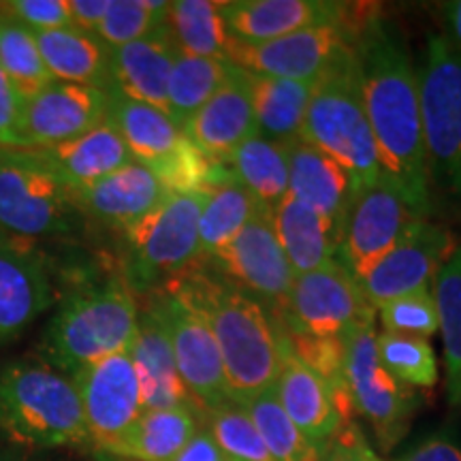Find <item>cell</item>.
Listing matches in <instances>:
<instances>
[{"label": "cell", "mask_w": 461, "mask_h": 461, "mask_svg": "<svg viewBox=\"0 0 461 461\" xmlns=\"http://www.w3.org/2000/svg\"><path fill=\"white\" fill-rule=\"evenodd\" d=\"M357 68L383 177L420 218L431 210L429 165L420 120L417 68L400 39L380 22L355 43Z\"/></svg>", "instance_id": "obj_1"}, {"label": "cell", "mask_w": 461, "mask_h": 461, "mask_svg": "<svg viewBox=\"0 0 461 461\" xmlns=\"http://www.w3.org/2000/svg\"><path fill=\"white\" fill-rule=\"evenodd\" d=\"M173 291L203 316L214 333L230 402L241 406L274 389L288 344L261 303L238 286L205 276H193Z\"/></svg>", "instance_id": "obj_2"}, {"label": "cell", "mask_w": 461, "mask_h": 461, "mask_svg": "<svg viewBox=\"0 0 461 461\" xmlns=\"http://www.w3.org/2000/svg\"><path fill=\"white\" fill-rule=\"evenodd\" d=\"M0 436L24 448H92L73 380L39 361L0 367Z\"/></svg>", "instance_id": "obj_3"}, {"label": "cell", "mask_w": 461, "mask_h": 461, "mask_svg": "<svg viewBox=\"0 0 461 461\" xmlns=\"http://www.w3.org/2000/svg\"><path fill=\"white\" fill-rule=\"evenodd\" d=\"M137 325L140 310L132 291L124 280L112 278L65 299L45 327L41 357L73 378L92 363L129 350Z\"/></svg>", "instance_id": "obj_4"}, {"label": "cell", "mask_w": 461, "mask_h": 461, "mask_svg": "<svg viewBox=\"0 0 461 461\" xmlns=\"http://www.w3.org/2000/svg\"><path fill=\"white\" fill-rule=\"evenodd\" d=\"M299 141L314 146L342 165L355 177L359 190L380 180L383 171L363 105L355 54L314 84Z\"/></svg>", "instance_id": "obj_5"}, {"label": "cell", "mask_w": 461, "mask_h": 461, "mask_svg": "<svg viewBox=\"0 0 461 461\" xmlns=\"http://www.w3.org/2000/svg\"><path fill=\"white\" fill-rule=\"evenodd\" d=\"M79 221L73 194L37 149H0V230L15 238H65Z\"/></svg>", "instance_id": "obj_6"}, {"label": "cell", "mask_w": 461, "mask_h": 461, "mask_svg": "<svg viewBox=\"0 0 461 461\" xmlns=\"http://www.w3.org/2000/svg\"><path fill=\"white\" fill-rule=\"evenodd\" d=\"M417 79L429 177L461 194V50L429 37Z\"/></svg>", "instance_id": "obj_7"}, {"label": "cell", "mask_w": 461, "mask_h": 461, "mask_svg": "<svg viewBox=\"0 0 461 461\" xmlns=\"http://www.w3.org/2000/svg\"><path fill=\"white\" fill-rule=\"evenodd\" d=\"M205 190L169 193L157 210L126 229L129 288L148 291L184 272L199 257V216Z\"/></svg>", "instance_id": "obj_8"}, {"label": "cell", "mask_w": 461, "mask_h": 461, "mask_svg": "<svg viewBox=\"0 0 461 461\" xmlns=\"http://www.w3.org/2000/svg\"><path fill=\"white\" fill-rule=\"evenodd\" d=\"M291 330L321 338H348L376 322L361 282L339 261L295 276L286 297Z\"/></svg>", "instance_id": "obj_9"}, {"label": "cell", "mask_w": 461, "mask_h": 461, "mask_svg": "<svg viewBox=\"0 0 461 461\" xmlns=\"http://www.w3.org/2000/svg\"><path fill=\"white\" fill-rule=\"evenodd\" d=\"M353 54L348 24L308 28L261 43L230 39L227 45V60L241 71L295 82H319Z\"/></svg>", "instance_id": "obj_10"}, {"label": "cell", "mask_w": 461, "mask_h": 461, "mask_svg": "<svg viewBox=\"0 0 461 461\" xmlns=\"http://www.w3.org/2000/svg\"><path fill=\"white\" fill-rule=\"evenodd\" d=\"M376 330L367 327L344 338V378L350 406L376 429L384 448L393 447L417 406L414 391L384 370L376 350Z\"/></svg>", "instance_id": "obj_11"}, {"label": "cell", "mask_w": 461, "mask_h": 461, "mask_svg": "<svg viewBox=\"0 0 461 461\" xmlns=\"http://www.w3.org/2000/svg\"><path fill=\"white\" fill-rule=\"evenodd\" d=\"M419 218L393 184L380 176L376 184L357 193L344 218L339 263L361 280L400 244Z\"/></svg>", "instance_id": "obj_12"}, {"label": "cell", "mask_w": 461, "mask_h": 461, "mask_svg": "<svg viewBox=\"0 0 461 461\" xmlns=\"http://www.w3.org/2000/svg\"><path fill=\"white\" fill-rule=\"evenodd\" d=\"M152 308L165 325L177 372L193 402L205 412L230 402L221 350L203 316L176 291L158 297Z\"/></svg>", "instance_id": "obj_13"}, {"label": "cell", "mask_w": 461, "mask_h": 461, "mask_svg": "<svg viewBox=\"0 0 461 461\" xmlns=\"http://www.w3.org/2000/svg\"><path fill=\"white\" fill-rule=\"evenodd\" d=\"M71 380L82 400L92 451L112 448L146 411L129 350L92 363Z\"/></svg>", "instance_id": "obj_14"}, {"label": "cell", "mask_w": 461, "mask_h": 461, "mask_svg": "<svg viewBox=\"0 0 461 461\" xmlns=\"http://www.w3.org/2000/svg\"><path fill=\"white\" fill-rule=\"evenodd\" d=\"M457 248L453 233L419 218L403 240L359 280L374 308L434 285L436 276Z\"/></svg>", "instance_id": "obj_15"}, {"label": "cell", "mask_w": 461, "mask_h": 461, "mask_svg": "<svg viewBox=\"0 0 461 461\" xmlns=\"http://www.w3.org/2000/svg\"><path fill=\"white\" fill-rule=\"evenodd\" d=\"M109 113V92L90 86L51 82L22 112V148L45 149L84 135Z\"/></svg>", "instance_id": "obj_16"}, {"label": "cell", "mask_w": 461, "mask_h": 461, "mask_svg": "<svg viewBox=\"0 0 461 461\" xmlns=\"http://www.w3.org/2000/svg\"><path fill=\"white\" fill-rule=\"evenodd\" d=\"M214 261L230 280L267 302H286L293 280H295V274L274 230L269 210L258 212L235 235V240L218 252Z\"/></svg>", "instance_id": "obj_17"}, {"label": "cell", "mask_w": 461, "mask_h": 461, "mask_svg": "<svg viewBox=\"0 0 461 461\" xmlns=\"http://www.w3.org/2000/svg\"><path fill=\"white\" fill-rule=\"evenodd\" d=\"M230 39L261 43L308 28L346 24L348 5L330 0H229L221 3Z\"/></svg>", "instance_id": "obj_18"}, {"label": "cell", "mask_w": 461, "mask_h": 461, "mask_svg": "<svg viewBox=\"0 0 461 461\" xmlns=\"http://www.w3.org/2000/svg\"><path fill=\"white\" fill-rule=\"evenodd\" d=\"M182 132L190 146L216 163H227L241 143L257 135L255 109L241 68H235L229 82L182 126Z\"/></svg>", "instance_id": "obj_19"}, {"label": "cell", "mask_w": 461, "mask_h": 461, "mask_svg": "<svg viewBox=\"0 0 461 461\" xmlns=\"http://www.w3.org/2000/svg\"><path fill=\"white\" fill-rule=\"evenodd\" d=\"M79 214L118 229H131L163 203L169 190L148 167L124 165L90 186L71 190Z\"/></svg>", "instance_id": "obj_20"}, {"label": "cell", "mask_w": 461, "mask_h": 461, "mask_svg": "<svg viewBox=\"0 0 461 461\" xmlns=\"http://www.w3.org/2000/svg\"><path fill=\"white\" fill-rule=\"evenodd\" d=\"M56 302L45 263L0 241V344L20 338Z\"/></svg>", "instance_id": "obj_21"}, {"label": "cell", "mask_w": 461, "mask_h": 461, "mask_svg": "<svg viewBox=\"0 0 461 461\" xmlns=\"http://www.w3.org/2000/svg\"><path fill=\"white\" fill-rule=\"evenodd\" d=\"M176 56V43L167 26L140 41L112 50L109 92L167 113V86Z\"/></svg>", "instance_id": "obj_22"}, {"label": "cell", "mask_w": 461, "mask_h": 461, "mask_svg": "<svg viewBox=\"0 0 461 461\" xmlns=\"http://www.w3.org/2000/svg\"><path fill=\"white\" fill-rule=\"evenodd\" d=\"M357 193L355 177L331 157L299 140L288 143V194L293 199L342 227Z\"/></svg>", "instance_id": "obj_23"}, {"label": "cell", "mask_w": 461, "mask_h": 461, "mask_svg": "<svg viewBox=\"0 0 461 461\" xmlns=\"http://www.w3.org/2000/svg\"><path fill=\"white\" fill-rule=\"evenodd\" d=\"M129 355L135 366L137 378H140L146 411H165V408L180 406L197 408V403L184 387L169 336L152 305L140 314V325H137Z\"/></svg>", "instance_id": "obj_24"}, {"label": "cell", "mask_w": 461, "mask_h": 461, "mask_svg": "<svg viewBox=\"0 0 461 461\" xmlns=\"http://www.w3.org/2000/svg\"><path fill=\"white\" fill-rule=\"evenodd\" d=\"M274 230L285 250L293 274L316 272L333 261H339L342 227L330 221L302 201L286 194L269 210Z\"/></svg>", "instance_id": "obj_25"}, {"label": "cell", "mask_w": 461, "mask_h": 461, "mask_svg": "<svg viewBox=\"0 0 461 461\" xmlns=\"http://www.w3.org/2000/svg\"><path fill=\"white\" fill-rule=\"evenodd\" d=\"M274 393L286 417L305 436L321 445H331L342 428V412H339L336 397L330 384L316 376L310 367H305L297 357H293L291 350L285 355Z\"/></svg>", "instance_id": "obj_26"}, {"label": "cell", "mask_w": 461, "mask_h": 461, "mask_svg": "<svg viewBox=\"0 0 461 461\" xmlns=\"http://www.w3.org/2000/svg\"><path fill=\"white\" fill-rule=\"evenodd\" d=\"M37 152L54 167L68 190L90 186L132 163L129 148L109 118L71 141Z\"/></svg>", "instance_id": "obj_27"}, {"label": "cell", "mask_w": 461, "mask_h": 461, "mask_svg": "<svg viewBox=\"0 0 461 461\" xmlns=\"http://www.w3.org/2000/svg\"><path fill=\"white\" fill-rule=\"evenodd\" d=\"M45 68L54 82L90 86L109 92L112 71V48L101 41L95 32L77 28L34 32Z\"/></svg>", "instance_id": "obj_28"}, {"label": "cell", "mask_w": 461, "mask_h": 461, "mask_svg": "<svg viewBox=\"0 0 461 461\" xmlns=\"http://www.w3.org/2000/svg\"><path fill=\"white\" fill-rule=\"evenodd\" d=\"M244 77L250 90L258 135L285 143L299 140L316 82H295L248 71H244Z\"/></svg>", "instance_id": "obj_29"}, {"label": "cell", "mask_w": 461, "mask_h": 461, "mask_svg": "<svg viewBox=\"0 0 461 461\" xmlns=\"http://www.w3.org/2000/svg\"><path fill=\"white\" fill-rule=\"evenodd\" d=\"M197 429V411L193 406L143 411L135 425L103 453L131 461H171Z\"/></svg>", "instance_id": "obj_30"}, {"label": "cell", "mask_w": 461, "mask_h": 461, "mask_svg": "<svg viewBox=\"0 0 461 461\" xmlns=\"http://www.w3.org/2000/svg\"><path fill=\"white\" fill-rule=\"evenodd\" d=\"M261 210H269L238 180H222L205 190L199 216V257L214 258Z\"/></svg>", "instance_id": "obj_31"}, {"label": "cell", "mask_w": 461, "mask_h": 461, "mask_svg": "<svg viewBox=\"0 0 461 461\" xmlns=\"http://www.w3.org/2000/svg\"><path fill=\"white\" fill-rule=\"evenodd\" d=\"M233 180L250 190L265 207H276L288 194V143L252 135L229 157Z\"/></svg>", "instance_id": "obj_32"}, {"label": "cell", "mask_w": 461, "mask_h": 461, "mask_svg": "<svg viewBox=\"0 0 461 461\" xmlns=\"http://www.w3.org/2000/svg\"><path fill=\"white\" fill-rule=\"evenodd\" d=\"M227 58H201L177 54L167 86V113L182 126L205 105L235 73Z\"/></svg>", "instance_id": "obj_33"}, {"label": "cell", "mask_w": 461, "mask_h": 461, "mask_svg": "<svg viewBox=\"0 0 461 461\" xmlns=\"http://www.w3.org/2000/svg\"><path fill=\"white\" fill-rule=\"evenodd\" d=\"M177 54L227 58L230 41L221 3L214 0H176L169 3L165 20Z\"/></svg>", "instance_id": "obj_34"}, {"label": "cell", "mask_w": 461, "mask_h": 461, "mask_svg": "<svg viewBox=\"0 0 461 461\" xmlns=\"http://www.w3.org/2000/svg\"><path fill=\"white\" fill-rule=\"evenodd\" d=\"M431 291L438 308V333L445 346L448 402L461 408V244L436 276Z\"/></svg>", "instance_id": "obj_35"}, {"label": "cell", "mask_w": 461, "mask_h": 461, "mask_svg": "<svg viewBox=\"0 0 461 461\" xmlns=\"http://www.w3.org/2000/svg\"><path fill=\"white\" fill-rule=\"evenodd\" d=\"M276 461H322L330 445L308 438L282 411L274 389L241 403Z\"/></svg>", "instance_id": "obj_36"}, {"label": "cell", "mask_w": 461, "mask_h": 461, "mask_svg": "<svg viewBox=\"0 0 461 461\" xmlns=\"http://www.w3.org/2000/svg\"><path fill=\"white\" fill-rule=\"evenodd\" d=\"M0 68L14 84L22 101L32 99L54 82L45 68L34 32L7 14L0 17Z\"/></svg>", "instance_id": "obj_37"}, {"label": "cell", "mask_w": 461, "mask_h": 461, "mask_svg": "<svg viewBox=\"0 0 461 461\" xmlns=\"http://www.w3.org/2000/svg\"><path fill=\"white\" fill-rule=\"evenodd\" d=\"M376 350L384 370L408 387L431 389L438 383V359L429 339L383 331L376 336Z\"/></svg>", "instance_id": "obj_38"}, {"label": "cell", "mask_w": 461, "mask_h": 461, "mask_svg": "<svg viewBox=\"0 0 461 461\" xmlns=\"http://www.w3.org/2000/svg\"><path fill=\"white\" fill-rule=\"evenodd\" d=\"M167 9L165 0H109L96 37L112 50L135 43L165 26Z\"/></svg>", "instance_id": "obj_39"}, {"label": "cell", "mask_w": 461, "mask_h": 461, "mask_svg": "<svg viewBox=\"0 0 461 461\" xmlns=\"http://www.w3.org/2000/svg\"><path fill=\"white\" fill-rule=\"evenodd\" d=\"M212 438L229 459L235 461H276L265 447L261 434L240 403L227 402L205 412Z\"/></svg>", "instance_id": "obj_40"}, {"label": "cell", "mask_w": 461, "mask_h": 461, "mask_svg": "<svg viewBox=\"0 0 461 461\" xmlns=\"http://www.w3.org/2000/svg\"><path fill=\"white\" fill-rule=\"evenodd\" d=\"M384 331L429 339L438 333V308L431 286L391 299L376 310Z\"/></svg>", "instance_id": "obj_41"}, {"label": "cell", "mask_w": 461, "mask_h": 461, "mask_svg": "<svg viewBox=\"0 0 461 461\" xmlns=\"http://www.w3.org/2000/svg\"><path fill=\"white\" fill-rule=\"evenodd\" d=\"M5 14L32 32H48L71 26L68 0H9Z\"/></svg>", "instance_id": "obj_42"}, {"label": "cell", "mask_w": 461, "mask_h": 461, "mask_svg": "<svg viewBox=\"0 0 461 461\" xmlns=\"http://www.w3.org/2000/svg\"><path fill=\"white\" fill-rule=\"evenodd\" d=\"M22 112L24 101L0 68V149L22 148Z\"/></svg>", "instance_id": "obj_43"}, {"label": "cell", "mask_w": 461, "mask_h": 461, "mask_svg": "<svg viewBox=\"0 0 461 461\" xmlns=\"http://www.w3.org/2000/svg\"><path fill=\"white\" fill-rule=\"evenodd\" d=\"M402 461H461V447L448 436H431L412 448Z\"/></svg>", "instance_id": "obj_44"}, {"label": "cell", "mask_w": 461, "mask_h": 461, "mask_svg": "<svg viewBox=\"0 0 461 461\" xmlns=\"http://www.w3.org/2000/svg\"><path fill=\"white\" fill-rule=\"evenodd\" d=\"M171 461H229V457L216 445L210 429L199 428Z\"/></svg>", "instance_id": "obj_45"}, {"label": "cell", "mask_w": 461, "mask_h": 461, "mask_svg": "<svg viewBox=\"0 0 461 461\" xmlns=\"http://www.w3.org/2000/svg\"><path fill=\"white\" fill-rule=\"evenodd\" d=\"M68 9L73 28L96 34L109 9V0H68Z\"/></svg>", "instance_id": "obj_46"}, {"label": "cell", "mask_w": 461, "mask_h": 461, "mask_svg": "<svg viewBox=\"0 0 461 461\" xmlns=\"http://www.w3.org/2000/svg\"><path fill=\"white\" fill-rule=\"evenodd\" d=\"M366 448L367 442L357 434L338 438L330 445V451L322 461H366Z\"/></svg>", "instance_id": "obj_47"}, {"label": "cell", "mask_w": 461, "mask_h": 461, "mask_svg": "<svg viewBox=\"0 0 461 461\" xmlns=\"http://www.w3.org/2000/svg\"><path fill=\"white\" fill-rule=\"evenodd\" d=\"M442 15H445L448 31L447 39L461 50V0H453V3L442 5Z\"/></svg>", "instance_id": "obj_48"}, {"label": "cell", "mask_w": 461, "mask_h": 461, "mask_svg": "<svg viewBox=\"0 0 461 461\" xmlns=\"http://www.w3.org/2000/svg\"><path fill=\"white\" fill-rule=\"evenodd\" d=\"M0 461H43V459L26 457V455H17V453H0Z\"/></svg>", "instance_id": "obj_49"}, {"label": "cell", "mask_w": 461, "mask_h": 461, "mask_svg": "<svg viewBox=\"0 0 461 461\" xmlns=\"http://www.w3.org/2000/svg\"><path fill=\"white\" fill-rule=\"evenodd\" d=\"M95 455V461H131V459H122V457H115V455L103 453V451H92Z\"/></svg>", "instance_id": "obj_50"}, {"label": "cell", "mask_w": 461, "mask_h": 461, "mask_svg": "<svg viewBox=\"0 0 461 461\" xmlns=\"http://www.w3.org/2000/svg\"><path fill=\"white\" fill-rule=\"evenodd\" d=\"M366 461H383V459H380V457H378V455H376V453H374L370 447H367V448H366Z\"/></svg>", "instance_id": "obj_51"}, {"label": "cell", "mask_w": 461, "mask_h": 461, "mask_svg": "<svg viewBox=\"0 0 461 461\" xmlns=\"http://www.w3.org/2000/svg\"><path fill=\"white\" fill-rule=\"evenodd\" d=\"M3 14H5V3H0V17H3Z\"/></svg>", "instance_id": "obj_52"}, {"label": "cell", "mask_w": 461, "mask_h": 461, "mask_svg": "<svg viewBox=\"0 0 461 461\" xmlns=\"http://www.w3.org/2000/svg\"><path fill=\"white\" fill-rule=\"evenodd\" d=\"M229 461H235V459H229Z\"/></svg>", "instance_id": "obj_53"}]
</instances>
